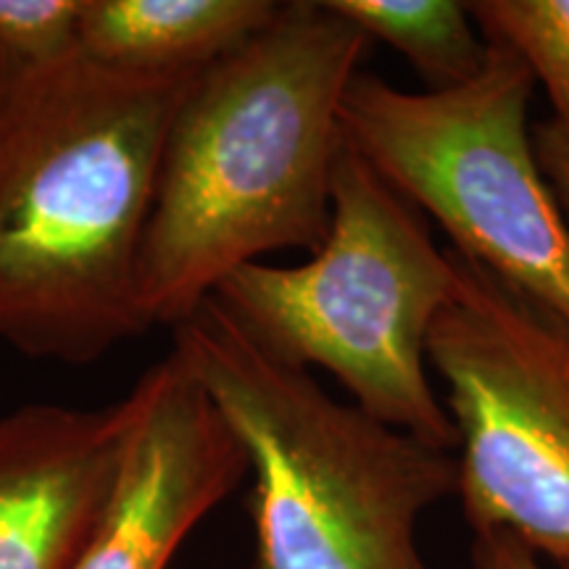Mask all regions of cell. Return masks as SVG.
Listing matches in <instances>:
<instances>
[{
	"instance_id": "obj_12",
	"label": "cell",
	"mask_w": 569,
	"mask_h": 569,
	"mask_svg": "<svg viewBox=\"0 0 569 569\" xmlns=\"http://www.w3.org/2000/svg\"><path fill=\"white\" fill-rule=\"evenodd\" d=\"M84 0H0V61L48 63L80 48Z\"/></svg>"
},
{
	"instance_id": "obj_8",
	"label": "cell",
	"mask_w": 569,
	"mask_h": 569,
	"mask_svg": "<svg viewBox=\"0 0 569 569\" xmlns=\"http://www.w3.org/2000/svg\"><path fill=\"white\" fill-rule=\"evenodd\" d=\"M140 386L98 409L30 403L0 417V569H74L117 496Z\"/></svg>"
},
{
	"instance_id": "obj_11",
	"label": "cell",
	"mask_w": 569,
	"mask_h": 569,
	"mask_svg": "<svg viewBox=\"0 0 569 569\" xmlns=\"http://www.w3.org/2000/svg\"><path fill=\"white\" fill-rule=\"evenodd\" d=\"M482 38L522 56L549 96L557 122L569 127V0H472Z\"/></svg>"
},
{
	"instance_id": "obj_3",
	"label": "cell",
	"mask_w": 569,
	"mask_h": 569,
	"mask_svg": "<svg viewBox=\"0 0 569 569\" xmlns=\"http://www.w3.org/2000/svg\"><path fill=\"white\" fill-rule=\"evenodd\" d=\"M172 336V353L246 451L253 569H430L417 525L457 496L451 451L336 401L311 372L269 356L217 298Z\"/></svg>"
},
{
	"instance_id": "obj_13",
	"label": "cell",
	"mask_w": 569,
	"mask_h": 569,
	"mask_svg": "<svg viewBox=\"0 0 569 569\" xmlns=\"http://www.w3.org/2000/svg\"><path fill=\"white\" fill-rule=\"evenodd\" d=\"M532 142H536L540 172L569 224V127L557 119H546L532 127Z\"/></svg>"
},
{
	"instance_id": "obj_9",
	"label": "cell",
	"mask_w": 569,
	"mask_h": 569,
	"mask_svg": "<svg viewBox=\"0 0 569 569\" xmlns=\"http://www.w3.org/2000/svg\"><path fill=\"white\" fill-rule=\"evenodd\" d=\"M277 11V0H84L80 51L117 69L201 74Z\"/></svg>"
},
{
	"instance_id": "obj_1",
	"label": "cell",
	"mask_w": 569,
	"mask_h": 569,
	"mask_svg": "<svg viewBox=\"0 0 569 569\" xmlns=\"http://www.w3.org/2000/svg\"><path fill=\"white\" fill-rule=\"evenodd\" d=\"M196 77L117 69L80 48L0 61V343L84 367L151 330L142 240Z\"/></svg>"
},
{
	"instance_id": "obj_10",
	"label": "cell",
	"mask_w": 569,
	"mask_h": 569,
	"mask_svg": "<svg viewBox=\"0 0 569 569\" xmlns=\"http://www.w3.org/2000/svg\"><path fill=\"white\" fill-rule=\"evenodd\" d=\"M369 40L407 59L427 90L459 88L480 74L488 42L461 0H330Z\"/></svg>"
},
{
	"instance_id": "obj_14",
	"label": "cell",
	"mask_w": 569,
	"mask_h": 569,
	"mask_svg": "<svg viewBox=\"0 0 569 569\" xmlns=\"http://www.w3.org/2000/svg\"><path fill=\"white\" fill-rule=\"evenodd\" d=\"M472 569H546L522 540L503 530H480L472 540ZM569 569V567H557Z\"/></svg>"
},
{
	"instance_id": "obj_5",
	"label": "cell",
	"mask_w": 569,
	"mask_h": 569,
	"mask_svg": "<svg viewBox=\"0 0 569 569\" xmlns=\"http://www.w3.org/2000/svg\"><path fill=\"white\" fill-rule=\"evenodd\" d=\"M488 42L486 67L451 90L409 92L359 71L340 103L343 138L451 248L569 322V224L530 130L538 82Z\"/></svg>"
},
{
	"instance_id": "obj_6",
	"label": "cell",
	"mask_w": 569,
	"mask_h": 569,
	"mask_svg": "<svg viewBox=\"0 0 569 569\" xmlns=\"http://www.w3.org/2000/svg\"><path fill=\"white\" fill-rule=\"evenodd\" d=\"M453 293L427 336L459 436L469 528L569 567V322L448 246Z\"/></svg>"
},
{
	"instance_id": "obj_2",
	"label": "cell",
	"mask_w": 569,
	"mask_h": 569,
	"mask_svg": "<svg viewBox=\"0 0 569 569\" xmlns=\"http://www.w3.org/2000/svg\"><path fill=\"white\" fill-rule=\"evenodd\" d=\"M372 40L330 0H288L177 106L140 253L148 325L174 330L232 272L330 230L340 103Z\"/></svg>"
},
{
	"instance_id": "obj_4",
	"label": "cell",
	"mask_w": 569,
	"mask_h": 569,
	"mask_svg": "<svg viewBox=\"0 0 569 569\" xmlns=\"http://www.w3.org/2000/svg\"><path fill=\"white\" fill-rule=\"evenodd\" d=\"M330 201L325 243L303 264L240 267L211 298L282 365L325 369L369 417L453 453L457 427L425 369L451 253L348 140Z\"/></svg>"
},
{
	"instance_id": "obj_7",
	"label": "cell",
	"mask_w": 569,
	"mask_h": 569,
	"mask_svg": "<svg viewBox=\"0 0 569 569\" xmlns=\"http://www.w3.org/2000/svg\"><path fill=\"white\" fill-rule=\"evenodd\" d=\"M142 407L117 496L74 569H169L248 475L222 411L174 353L142 372Z\"/></svg>"
}]
</instances>
